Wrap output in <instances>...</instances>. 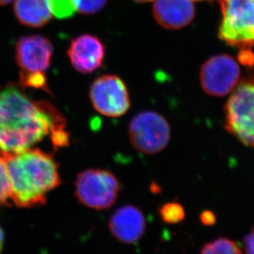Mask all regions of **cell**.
<instances>
[{
  "instance_id": "6da1fadb",
  "label": "cell",
  "mask_w": 254,
  "mask_h": 254,
  "mask_svg": "<svg viewBox=\"0 0 254 254\" xmlns=\"http://www.w3.org/2000/svg\"><path fill=\"white\" fill-rule=\"evenodd\" d=\"M64 117L50 102L31 100L18 85L0 89V154L28 150L51 137L54 146H67Z\"/></svg>"
},
{
  "instance_id": "7a4b0ae2",
  "label": "cell",
  "mask_w": 254,
  "mask_h": 254,
  "mask_svg": "<svg viewBox=\"0 0 254 254\" xmlns=\"http://www.w3.org/2000/svg\"><path fill=\"white\" fill-rule=\"evenodd\" d=\"M0 155L7 165L11 200L18 207L42 206L61 184L57 162L48 152L31 148Z\"/></svg>"
},
{
  "instance_id": "3957f363",
  "label": "cell",
  "mask_w": 254,
  "mask_h": 254,
  "mask_svg": "<svg viewBox=\"0 0 254 254\" xmlns=\"http://www.w3.org/2000/svg\"><path fill=\"white\" fill-rule=\"evenodd\" d=\"M221 22L218 37L240 51L254 46V0H218Z\"/></svg>"
},
{
  "instance_id": "277c9868",
  "label": "cell",
  "mask_w": 254,
  "mask_h": 254,
  "mask_svg": "<svg viewBox=\"0 0 254 254\" xmlns=\"http://www.w3.org/2000/svg\"><path fill=\"white\" fill-rule=\"evenodd\" d=\"M228 132L245 146L254 147V79L240 81L224 107Z\"/></svg>"
},
{
  "instance_id": "5b68a950",
  "label": "cell",
  "mask_w": 254,
  "mask_h": 254,
  "mask_svg": "<svg viewBox=\"0 0 254 254\" xmlns=\"http://www.w3.org/2000/svg\"><path fill=\"white\" fill-rule=\"evenodd\" d=\"M121 186L115 174L105 169H88L77 175L75 196L88 208L106 210L115 203Z\"/></svg>"
},
{
  "instance_id": "8992f818",
  "label": "cell",
  "mask_w": 254,
  "mask_h": 254,
  "mask_svg": "<svg viewBox=\"0 0 254 254\" xmlns=\"http://www.w3.org/2000/svg\"><path fill=\"white\" fill-rule=\"evenodd\" d=\"M128 137L135 150L146 155H154L168 146L171 129L163 115L152 111H142L130 121Z\"/></svg>"
},
{
  "instance_id": "52a82bcc",
  "label": "cell",
  "mask_w": 254,
  "mask_h": 254,
  "mask_svg": "<svg viewBox=\"0 0 254 254\" xmlns=\"http://www.w3.org/2000/svg\"><path fill=\"white\" fill-rule=\"evenodd\" d=\"M240 77L239 63L226 54L209 58L200 69L201 88L214 97H223L231 93L240 83Z\"/></svg>"
},
{
  "instance_id": "ba28073f",
  "label": "cell",
  "mask_w": 254,
  "mask_h": 254,
  "mask_svg": "<svg viewBox=\"0 0 254 254\" xmlns=\"http://www.w3.org/2000/svg\"><path fill=\"white\" fill-rule=\"evenodd\" d=\"M90 99L94 109L106 117H121L131 107L127 86L116 75L96 78L90 88Z\"/></svg>"
},
{
  "instance_id": "9c48e42d",
  "label": "cell",
  "mask_w": 254,
  "mask_h": 254,
  "mask_svg": "<svg viewBox=\"0 0 254 254\" xmlns=\"http://www.w3.org/2000/svg\"><path fill=\"white\" fill-rule=\"evenodd\" d=\"M53 44L40 35L22 36L15 49V60L20 72L46 73L53 57Z\"/></svg>"
},
{
  "instance_id": "30bf717a",
  "label": "cell",
  "mask_w": 254,
  "mask_h": 254,
  "mask_svg": "<svg viewBox=\"0 0 254 254\" xmlns=\"http://www.w3.org/2000/svg\"><path fill=\"white\" fill-rule=\"evenodd\" d=\"M67 56L74 69L83 74H89L103 64L106 48L98 37L83 34L71 41Z\"/></svg>"
},
{
  "instance_id": "8fae6325",
  "label": "cell",
  "mask_w": 254,
  "mask_h": 254,
  "mask_svg": "<svg viewBox=\"0 0 254 254\" xmlns=\"http://www.w3.org/2000/svg\"><path fill=\"white\" fill-rule=\"evenodd\" d=\"M111 235L123 244L133 245L141 240L146 232V219L141 209L133 205L118 208L109 221Z\"/></svg>"
},
{
  "instance_id": "7c38bea8",
  "label": "cell",
  "mask_w": 254,
  "mask_h": 254,
  "mask_svg": "<svg viewBox=\"0 0 254 254\" xmlns=\"http://www.w3.org/2000/svg\"><path fill=\"white\" fill-rule=\"evenodd\" d=\"M193 2V0H154V18L165 28H183L194 18L196 9Z\"/></svg>"
},
{
  "instance_id": "4fadbf2b",
  "label": "cell",
  "mask_w": 254,
  "mask_h": 254,
  "mask_svg": "<svg viewBox=\"0 0 254 254\" xmlns=\"http://www.w3.org/2000/svg\"><path fill=\"white\" fill-rule=\"evenodd\" d=\"M14 14L17 21L27 27H44L52 19L49 0H15Z\"/></svg>"
},
{
  "instance_id": "5bb4252c",
  "label": "cell",
  "mask_w": 254,
  "mask_h": 254,
  "mask_svg": "<svg viewBox=\"0 0 254 254\" xmlns=\"http://www.w3.org/2000/svg\"><path fill=\"white\" fill-rule=\"evenodd\" d=\"M200 254H243L237 244L230 239L220 237L207 243Z\"/></svg>"
},
{
  "instance_id": "9a60e30c",
  "label": "cell",
  "mask_w": 254,
  "mask_h": 254,
  "mask_svg": "<svg viewBox=\"0 0 254 254\" xmlns=\"http://www.w3.org/2000/svg\"><path fill=\"white\" fill-rule=\"evenodd\" d=\"M161 220L166 224L177 225L185 218V210L182 204L178 201H169L159 209Z\"/></svg>"
},
{
  "instance_id": "2e32d148",
  "label": "cell",
  "mask_w": 254,
  "mask_h": 254,
  "mask_svg": "<svg viewBox=\"0 0 254 254\" xmlns=\"http://www.w3.org/2000/svg\"><path fill=\"white\" fill-rule=\"evenodd\" d=\"M77 0H49L51 12L59 19H66L77 12Z\"/></svg>"
},
{
  "instance_id": "e0dca14e",
  "label": "cell",
  "mask_w": 254,
  "mask_h": 254,
  "mask_svg": "<svg viewBox=\"0 0 254 254\" xmlns=\"http://www.w3.org/2000/svg\"><path fill=\"white\" fill-rule=\"evenodd\" d=\"M19 85L22 87L39 89L51 94L47 82L46 73H27L20 72Z\"/></svg>"
},
{
  "instance_id": "ac0fdd59",
  "label": "cell",
  "mask_w": 254,
  "mask_h": 254,
  "mask_svg": "<svg viewBox=\"0 0 254 254\" xmlns=\"http://www.w3.org/2000/svg\"><path fill=\"white\" fill-rule=\"evenodd\" d=\"M11 199V183L5 160L0 155V205Z\"/></svg>"
},
{
  "instance_id": "d6986e66",
  "label": "cell",
  "mask_w": 254,
  "mask_h": 254,
  "mask_svg": "<svg viewBox=\"0 0 254 254\" xmlns=\"http://www.w3.org/2000/svg\"><path fill=\"white\" fill-rule=\"evenodd\" d=\"M107 0H77V12L82 14H94L106 6Z\"/></svg>"
},
{
  "instance_id": "ffe728a7",
  "label": "cell",
  "mask_w": 254,
  "mask_h": 254,
  "mask_svg": "<svg viewBox=\"0 0 254 254\" xmlns=\"http://www.w3.org/2000/svg\"><path fill=\"white\" fill-rule=\"evenodd\" d=\"M244 248L246 254H254V226L244 238Z\"/></svg>"
},
{
  "instance_id": "44dd1931",
  "label": "cell",
  "mask_w": 254,
  "mask_h": 254,
  "mask_svg": "<svg viewBox=\"0 0 254 254\" xmlns=\"http://www.w3.org/2000/svg\"><path fill=\"white\" fill-rule=\"evenodd\" d=\"M200 220L205 226H212L216 222V216L211 211H205L201 212Z\"/></svg>"
},
{
  "instance_id": "7402d4cb",
  "label": "cell",
  "mask_w": 254,
  "mask_h": 254,
  "mask_svg": "<svg viewBox=\"0 0 254 254\" xmlns=\"http://www.w3.org/2000/svg\"><path fill=\"white\" fill-rule=\"evenodd\" d=\"M4 236V231L2 230V228L0 226V254H2V249H3Z\"/></svg>"
},
{
  "instance_id": "603a6c76",
  "label": "cell",
  "mask_w": 254,
  "mask_h": 254,
  "mask_svg": "<svg viewBox=\"0 0 254 254\" xmlns=\"http://www.w3.org/2000/svg\"><path fill=\"white\" fill-rule=\"evenodd\" d=\"M12 1H13V0H0V5L8 4Z\"/></svg>"
},
{
  "instance_id": "cb8c5ba5",
  "label": "cell",
  "mask_w": 254,
  "mask_h": 254,
  "mask_svg": "<svg viewBox=\"0 0 254 254\" xmlns=\"http://www.w3.org/2000/svg\"><path fill=\"white\" fill-rule=\"evenodd\" d=\"M134 1L138 2H151V1H154V0H134Z\"/></svg>"
},
{
  "instance_id": "d4e9b609",
  "label": "cell",
  "mask_w": 254,
  "mask_h": 254,
  "mask_svg": "<svg viewBox=\"0 0 254 254\" xmlns=\"http://www.w3.org/2000/svg\"><path fill=\"white\" fill-rule=\"evenodd\" d=\"M193 1H211V0H193Z\"/></svg>"
}]
</instances>
